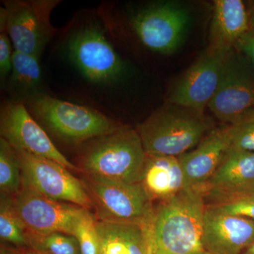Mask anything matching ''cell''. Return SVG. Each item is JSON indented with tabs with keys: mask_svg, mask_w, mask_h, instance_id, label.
Segmentation results:
<instances>
[{
	"mask_svg": "<svg viewBox=\"0 0 254 254\" xmlns=\"http://www.w3.org/2000/svg\"><path fill=\"white\" fill-rule=\"evenodd\" d=\"M206 207L201 190L187 189L161 201L150 225L153 254H198Z\"/></svg>",
	"mask_w": 254,
	"mask_h": 254,
	"instance_id": "cell-1",
	"label": "cell"
},
{
	"mask_svg": "<svg viewBox=\"0 0 254 254\" xmlns=\"http://www.w3.org/2000/svg\"><path fill=\"white\" fill-rule=\"evenodd\" d=\"M147 154L136 129L119 127L95 138L81 155L82 171L110 181L140 183Z\"/></svg>",
	"mask_w": 254,
	"mask_h": 254,
	"instance_id": "cell-2",
	"label": "cell"
},
{
	"mask_svg": "<svg viewBox=\"0 0 254 254\" xmlns=\"http://www.w3.org/2000/svg\"><path fill=\"white\" fill-rule=\"evenodd\" d=\"M211 127L203 114L172 104L156 110L136 129L147 155L179 157L193 149Z\"/></svg>",
	"mask_w": 254,
	"mask_h": 254,
	"instance_id": "cell-3",
	"label": "cell"
},
{
	"mask_svg": "<svg viewBox=\"0 0 254 254\" xmlns=\"http://www.w3.org/2000/svg\"><path fill=\"white\" fill-rule=\"evenodd\" d=\"M81 180L97 220L150 226L155 208L141 183L110 181L86 174Z\"/></svg>",
	"mask_w": 254,
	"mask_h": 254,
	"instance_id": "cell-4",
	"label": "cell"
},
{
	"mask_svg": "<svg viewBox=\"0 0 254 254\" xmlns=\"http://www.w3.org/2000/svg\"><path fill=\"white\" fill-rule=\"evenodd\" d=\"M30 108L57 136L79 143L104 136L119 127L98 110L46 95L30 100Z\"/></svg>",
	"mask_w": 254,
	"mask_h": 254,
	"instance_id": "cell-5",
	"label": "cell"
},
{
	"mask_svg": "<svg viewBox=\"0 0 254 254\" xmlns=\"http://www.w3.org/2000/svg\"><path fill=\"white\" fill-rule=\"evenodd\" d=\"M60 2L58 0L4 1L0 24L7 32L15 51L39 58L54 36L50 16Z\"/></svg>",
	"mask_w": 254,
	"mask_h": 254,
	"instance_id": "cell-6",
	"label": "cell"
},
{
	"mask_svg": "<svg viewBox=\"0 0 254 254\" xmlns=\"http://www.w3.org/2000/svg\"><path fill=\"white\" fill-rule=\"evenodd\" d=\"M130 21L136 36L146 48L160 54L170 55L184 43L191 19L185 6L165 1L136 10Z\"/></svg>",
	"mask_w": 254,
	"mask_h": 254,
	"instance_id": "cell-7",
	"label": "cell"
},
{
	"mask_svg": "<svg viewBox=\"0 0 254 254\" xmlns=\"http://www.w3.org/2000/svg\"><path fill=\"white\" fill-rule=\"evenodd\" d=\"M22 176V187L60 201L72 203L87 210L93 202L81 180L60 164L14 148Z\"/></svg>",
	"mask_w": 254,
	"mask_h": 254,
	"instance_id": "cell-8",
	"label": "cell"
},
{
	"mask_svg": "<svg viewBox=\"0 0 254 254\" xmlns=\"http://www.w3.org/2000/svg\"><path fill=\"white\" fill-rule=\"evenodd\" d=\"M67 51L75 66L93 83H113L125 72L123 60L97 26H84L75 32L68 42Z\"/></svg>",
	"mask_w": 254,
	"mask_h": 254,
	"instance_id": "cell-9",
	"label": "cell"
},
{
	"mask_svg": "<svg viewBox=\"0 0 254 254\" xmlns=\"http://www.w3.org/2000/svg\"><path fill=\"white\" fill-rule=\"evenodd\" d=\"M232 50L209 46L174 87L170 103L203 114L218 89Z\"/></svg>",
	"mask_w": 254,
	"mask_h": 254,
	"instance_id": "cell-10",
	"label": "cell"
},
{
	"mask_svg": "<svg viewBox=\"0 0 254 254\" xmlns=\"http://www.w3.org/2000/svg\"><path fill=\"white\" fill-rule=\"evenodd\" d=\"M16 213L26 231L35 235L63 232L72 235L73 227L86 209L48 198L22 187L13 197Z\"/></svg>",
	"mask_w": 254,
	"mask_h": 254,
	"instance_id": "cell-11",
	"label": "cell"
},
{
	"mask_svg": "<svg viewBox=\"0 0 254 254\" xmlns=\"http://www.w3.org/2000/svg\"><path fill=\"white\" fill-rule=\"evenodd\" d=\"M0 129L1 138L9 142L13 148L53 160L68 170H81L55 146L23 103H12L5 105L1 110Z\"/></svg>",
	"mask_w": 254,
	"mask_h": 254,
	"instance_id": "cell-12",
	"label": "cell"
},
{
	"mask_svg": "<svg viewBox=\"0 0 254 254\" xmlns=\"http://www.w3.org/2000/svg\"><path fill=\"white\" fill-rule=\"evenodd\" d=\"M254 106V82L232 50L208 107L220 121L235 125L254 115L250 111Z\"/></svg>",
	"mask_w": 254,
	"mask_h": 254,
	"instance_id": "cell-13",
	"label": "cell"
},
{
	"mask_svg": "<svg viewBox=\"0 0 254 254\" xmlns=\"http://www.w3.org/2000/svg\"><path fill=\"white\" fill-rule=\"evenodd\" d=\"M254 242V220L207 205L202 244L212 254H242Z\"/></svg>",
	"mask_w": 254,
	"mask_h": 254,
	"instance_id": "cell-14",
	"label": "cell"
},
{
	"mask_svg": "<svg viewBox=\"0 0 254 254\" xmlns=\"http://www.w3.org/2000/svg\"><path fill=\"white\" fill-rule=\"evenodd\" d=\"M254 189V153L230 147L200 189L206 205Z\"/></svg>",
	"mask_w": 254,
	"mask_h": 254,
	"instance_id": "cell-15",
	"label": "cell"
},
{
	"mask_svg": "<svg viewBox=\"0 0 254 254\" xmlns=\"http://www.w3.org/2000/svg\"><path fill=\"white\" fill-rule=\"evenodd\" d=\"M231 147L228 127L212 129L193 149L178 157L185 189L200 190Z\"/></svg>",
	"mask_w": 254,
	"mask_h": 254,
	"instance_id": "cell-16",
	"label": "cell"
},
{
	"mask_svg": "<svg viewBox=\"0 0 254 254\" xmlns=\"http://www.w3.org/2000/svg\"><path fill=\"white\" fill-rule=\"evenodd\" d=\"M152 201H164L185 190L178 157L147 155L141 182Z\"/></svg>",
	"mask_w": 254,
	"mask_h": 254,
	"instance_id": "cell-17",
	"label": "cell"
},
{
	"mask_svg": "<svg viewBox=\"0 0 254 254\" xmlns=\"http://www.w3.org/2000/svg\"><path fill=\"white\" fill-rule=\"evenodd\" d=\"M250 28L248 13L241 0H215L210 26V47L233 49Z\"/></svg>",
	"mask_w": 254,
	"mask_h": 254,
	"instance_id": "cell-18",
	"label": "cell"
},
{
	"mask_svg": "<svg viewBox=\"0 0 254 254\" xmlns=\"http://www.w3.org/2000/svg\"><path fill=\"white\" fill-rule=\"evenodd\" d=\"M149 227L96 220L100 254H153Z\"/></svg>",
	"mask_w": 254,
	"mask_h": 254,
	"instance_id": "cell-19",
	"label": "cell"
},
{
	"mask_svg": "<svg viewBox=\"0 0 254 254\" xmlns=\"http://www.w3.org/2000/svg\"><path fill=\"white\" fill-rule=\"evenodd\" d=\"M0 237L20 250L29 248L27 231L16 213L13 197L2 193L0 196Z\"/></svg>",
	"mask_w": 254,
	"mask_h": 254,
	"instance_id": "cell-20",
	"label": "cell"
},
{
	"mask_svg": "<svg viewBox=\"0 0 254 254\" xmlns=\"http://www.w3.org/2000/svg\"><path fill=\"white\" fill-rule=\"evenodd\" d=\"M22 188V176L17 155L9 142L0 138V190L14 197Z\"/></svg>",
	"mask_w": 254,
	"mask_h": 254,
	"instance_id": "cell-21",
	"label": "cell"
},
{
	"mask_svg": "<svg viewBox=\"0 0 254 254\" xmlns=\"http://www.w3.org/2000/svg\"><path fill=\"white\" fill-rule=\"evenodd\" d=\"M29 248L46 254H81L77 240L63 232L35 235L27 232Z\"/></svg>",
	"mask_w": 254,
	"mask_h": 254,
	"instance_id": "cell-22",
	"label": "cell"
},
{
	"mask_svg": "<svg viewBox=\"0 0 254 254\" xmlns=\"http://www.w3.org/2000/svg\"><path fill=\"white\" fill-rule=\"evenodd\" d=\"M11 64V78L16 86L26 90H33L39 86L41 69L38 57L14 50Z\"/></svg>",
	"mask_w": 254,
	"mask_h": 254,
	"instance_id": "cell-23",
	"label": "cell"
},
{
	"mask_svg": "<svg viewBox=\"0 0 254 254\" xmlns=\"http://www.w3.org/2000/svg\"><path fill=\"white\" fill-rule=\"evenodd\" d=\"M96 220L90 210L86 209L75 222L72 236L77 240L81 254H100Z\"/></svg>",
	"mask_w": 254,
	"mask_h": 254,
	"instance_id": "cell-24",
	"label": "cell"
},
{
	"mask_svg": "<svg viewBox=\"0 0 254 254\" xmlns=\"http://www.w3.org/2000/svg\"><path fill=\"white\" fill-rule=\"evenodd\" d=\"M230 215L254 220V189L208 204Z\"/></svg>",
	"mask_w": 254,
	"mask_h": 254,
	"instance_id": "cell-25",
	"label": "cell"
},
{
	"mask_svg": "<svg viewBox=\"0 0 254 254\" xmlns=\"http://www.w3.org/2000/svg\"><path fill=\"white\" fill-rule=\"evenodd\" d=\"M228 129L232 148L254 153V115Z\"/></svg>",
	"mask_w": 254,
	"mask_h": 254,
	"instance_id": "cell-26",
	"label": "cell"
},
{
	"mask_svg": "<svg viewBox=\"0 0 254 254\" xmlns=\"http://www.w3.org/2000/svg\"><path fill=\"white\" fill-rule=\"evenodd\" d=\"M12 53L9 35L4 26L0 24V73L1 77H5L9 71H11Z\"/></svg>",
	"mask_w": 254,
	"mask_h": 254,
	"instance_id": "cell-27",
	"label": "cell"
},
{
	"mask_svg": "<svg viewBox=\"0 0 254 254\" xmlns=\"http://www.w3.org/2000/svg\"><path fill=\"white\" fill-rule=\"evenodd\" d=\"M235 48L243 53L254 66V28H250L235 44Z\"/></svg>",
	"mask_w": 254,
	"mask_h": 254,
	"instance_id": "cell-28",
	"label": "cell"
},
{
	"mask_svg": "<svg viewBox=\"0 0 254 254\" xmlns=\"http://www.w3.org/2000/svg\"><path fill=\"white\" fill-rule=\"evenodd\" d=\"M0 254H24V252H23V250L12 248V247L1 245V248H0Z\"/></svg>",
	"mask_w": 254,
	"mask_h": 254,
	"instance_id": "cell-29",
	"label": "cell"
},
{
	"mask_svg": "<svg viewBox=\"0 0 254 254\" xmlns=\"http://www.w3.org/2000/svg\"><path fill=\"white\" fill-rule=\"evenodd\" d=\"M242 254H254V242Z\"/></svg>",
	"mask_w": 254,
	"mask_h": 254,
	"instance_id": "cell-30",
	"label": "cell"
},
{
	"mask_svg": "<svg viewBox=\"0 0 254 254\" xmlns=\"http://www.w3.org/2000/svg\"><path fill=\"white\" fill-rule=\"evenodd\" d=\"M23 252H24V254H46L41 253V252H37L36 250H32V249L27 248L23 250Z\"/></svg>",
	"mask_w": 254,
	"mask_h": 254,
	"instance_id": "cell-31",
	"label": "cell"
},
{
	"mask_svg": "<svg viewBox=\"0 0 254 254\" xmlns=\"http://www.w3.org/2000/svg\"><path fill=\"white\" fill-rule=\"evenodd\" d=\"M198 254H212L208 253V252H205V251H203V252H200V253H199Z\"/></svg>",
	"mask_w": 254,
	"mask_h": 254,
	"instance_id": "cell-32",
	"label": "cell"
}]
</instances>
